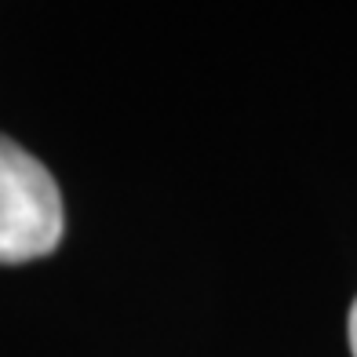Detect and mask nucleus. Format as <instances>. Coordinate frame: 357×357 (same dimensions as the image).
Returning a JSON list of instances; mask_svg holds the SVG:
<instances>
[{
    "mask_svg": "<svg viewBox=\"0 0 357 357\" xmlns=\"http://www.w3.org/2000/svg\"><path fill=\"white\" fill-rule=\"evenodd\" d=\"M62 197L52 172L0 135V263H29L62 241Z\"/></svg>",
    "mask_w": 357,
    "mask_h": 357,
    "instance_id": "nucleus-1",
    "label": "nucleus"
},
{
    "mask_svg": "<svg viewBox=\"0 0 357 357\" xmlns=\"http://www.w3.org/2000/svg\"><path fill=\"white\" fill-rule=\"evenodd\" d=\"M350 350H354V357H357V299H354V306H350Z\"/></svg>",
    "mask_w": 357,
    "mask_h": 357,
    "instance_id": "nucleus-2",
    "label": "nucleus"
}]
</instances>
